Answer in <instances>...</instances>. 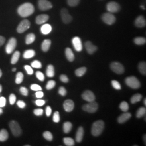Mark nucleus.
<instances>
[{
  "instance_id": "nucleus-19",
  "label": "nucleus",
  "mask_w": 146,
  "mask_h": 146,
  "mask_svg": "<svg viewBox=\"0 0 146 146\" xmlns=\"http://www.w3.org/2000/svg\"><path fill=\"white\" fill-rule=\"evenodd\" d=\"M49 18V16L47 14H41L37 16L35 21L37 25H41L48 21Z\"/></svg>"
},
{
  "instance_id": "nucleus-24",
  "label": "nucleus",
  "mask_w": 146,
  "mask_h": 146,
  "mask_svg": "<svg viewBox=\"0 0 146 146\" xmlns=\"http://www.w3.org/2000/svg\"><path fill=\"white\" fill-rule=\"evenodd\" d=\"M9 137L8 133L6 129H2L0 131V141L4 142L7 141Z\"/></svg>"
},
{
  "instance_id": "nucleus-43",
  "label": "nucleus",
  "mask_w": 146,
  "mask_h": 146,
  "mask_svg": "<svg viewBox=\"0 0 146 146\" xmlns=\"http://www.w3.org/2000/svg\"><path fill=\"white\" fill-rule=\"evenodd\" d=\"M52 120L55 123H58L60 121V116L58 111H55L53 115Z\"/></svg>"
},
{
  "instance_id": "nucleus-28",
  "label": "nucleus",
  "mask_w": 146,
  "mask_h": 146,
  "mask_svg": "<svg viewBox=\"0 0 146 146\" xmlns=\"http://www.w3.org/2000/svg\"><path fill=\"white\" fill-rule=\"evenodd\" d=\"M35 35L33 33L28 34L26 38V43L27 44H31L35 41Z\"/></svg>"
},
{
  "instance_id": "nucleus-30",
  "label": "nucleus",
  "mask_w": 146,
  "mask_h": 146,
  "mask_svg": "<svg viewBox=\"0 0 146 146\" xmlns=\"http://www.w3.org/2000/svg\"><path fill=\"white\" fill-rule=\"evenodd\" d=\"M142 98V95L140 94H136L134 95L131 98V104H134L138 102H140Z\"/></svg>"
},
{
  "instance_id": "nucleus-58",
  "label": "nucleus",
  "mask_w": 146,
  "mask_h": 146,
  "mask_svg": "<svg viewBox=\"0 0 146 146\" xmlns=\"http://www.w3.org/2000/svg\"><path fill=\"white\" fill-rule=\"evenodd\" d=\"M2 113H3V110L0 107V115L2 114Z\"/></svg>"
},
{
  "instance_id": "nucleus-1",
  "label": "nucleus",
  "mask_w": 146,
  "mask_h": 146,
  "mask_svg": "<svg viewBox=\"0 0 146 146\" xmlns=\"http://www.w3.org/2000/svg\"><path fill=\"white\" fill-rule=\"evenodd\" d=\"M35 11L33 4L29 2L25 3L20 5L17 8V13L22 17H27L32 15Z\"/></svg>"
},
{
  "instance_id": "nucleus-47",
  "label": "nucleus",
  "mask_w": 146,
  "mask_h": 146,
  "mask_svg": "<svg viewBox=\"0 0 146 146\" xmlns=\"http://www.w3.org/2000/svg\"><path fill=\"white\" fill-rule=\"evenodd\" d=\"M20 92L21 93L22 95H23V96H27L28 95V89L25 87H21L20 89Z\"/></svg>"
},
{
  "instance_id": "nucleus-4",
  "label": "nucleus",
  "mask_w": 146,
  "mask_h": 146,
  "mask_svg": "<svg viewBox=\"0 0 146 146\" xmlns=\"http://www.w3.org/2000/svg\"><path fill=\"white\" fill-rule=\"evenodd\" d=\"M125 84L133 89H138L140 87V82L135 76H130L125 78Z\"/></svg>"
},
{
  "instance_id": "nucleus-55",
  "label": "nucleus",
  "mask_w": 146,
  "mask_h": 146,
  "mask_svg": "<svg viewBox=\"0 0 146 146\" xmlns=\"http://www.w3.org/2000/svg\"><path fill=\"white\" fill-rule=\"evenodd\" d=\"M52 112V110L51 107L50 106H47L46 107V115L48 117H49L51 115Z\"/></svg>"
},
{
  "instance_id": "nucleus-13",
  "label": "nucleus",
  "mask_w": 146,
  "mask_h": 146,
  "mask_svg": "<svg viewBox=\"0 0 146 146\" xmlns=\"http://www.w3.org/2000/svg\"><path fill=\"white\" fill-rule=\"evenodd\" d=\"M82 98L84 100L88 101V102L94 101L95 100V96L94 93L92 91L88 90L84 91L82 93Z\"/></svg>"
},
{
  "instance_id": "nucleus-33",
  "label": "nucleus",
  "mask_w": 146,
  "mask_h": 146,
  "mask_svg": "<svg viewBox=\"0 0 146 146\" xmlns=\"http://www.w3.org/2000/svg\"><path fill=\"white\" fill-rule=\"evenodd\" d=\"M87 71V68L86 67H81V68H78L75 70V74L77 76L81 77L82 76L84 75Z\"/></svg>"
},
{
  "instance_id": "nucleus-27",
  "label": "nucleus",
  "mask_w": 146,
  "mask_h": 146,
  "mask_svg": "<svg viewBox=\"0 0 146 146\" xmlns=\"http://www.w3.org/2000/svg\"><path fill=\"white\" fill-rule=\"evenodd\" d=\"M46 74L47 76L49 78H52L54 76V75H55L54 67L52 64H49L48 66L47 70H46Z\"/></svg>"
},
{
  "instance_id": "nucleus-10",
  "label": "nucleus",
  "mask_w": 146,
  "mask_h": 146,
  "mask_svg": "<svg viewBox=\"0 0 146 146\" xmlns=\"http://www.w3.org/2000/svg\"><path fill=\"white\" fill-rule=\"evenodd\" d=\"M38 6L39 9L42 11H48L52 8V3L48 0H38Z\"/></svg>"
},
{
  "instance_id": "nucleus-42",
  "label": "nucleus",
  "mask_w": 146,
  "mask_h": 146,
  "mask_svg": "<svg viewBox=\"0 0 146 146\" xmlns=\"http://www.w3.org/2000/svg\"><path fill=\"white\" fill-rule=\"evenodd\" d=\"M111 84H112V86L113 87V88H115V89L120 90L121 89V86L120 83L116 80H113L111 81Z\"/></svg>"
},
{
  "instance_id": "nucleus-36",
  "label": "nucleus",
  "mask_w": 146,
  "mask_h": 146,
  "mask_svg": "<svg viewBox=\"0 0 146 146\" xmlns=\"http://www.w3.org/2000/svg\"><path fill=\"white\" fill-rule=\"evenodd\" d=\"M120 110H121L123 112H127L129 108V104L125 102V101H122L120 104Z\"/></svg>"
},
{
  "instance_id": "nucleus-38",
  "label": "nucleus",
  "mask_w": 146,
  "mask_h": 146,
  "mask_svg": "<svg viewBox=\"0 0 146 146\" xmlns=\"http://www.w3.org/2000/svg\"><path fill=\"white\" fill-rule=\"evenodd\" d=\"M43 136L45 139L49 141H52L53 139L52 134L49 131H46L43 133Z\"/></svg>"
},
{
  "instance_id": "nucleus-22",
  "label": "nucleus",
  "mask_w": 146,
  "mask_h": 146,
  "mask_svg": "<svg viewBox=\"0 0 146 146\" xmlns=\"http://www.w3.org/2000/svg\"><path fill=\"white\" fill-rule=\"evenodd\" d=\"M51 43H52V42H51L50 40H49V39L44 40L42 42V45H41L42 50L44 52H48L50 47Z\"/></svg>"
},
{
  "instance_id": "nucleus-29",
  "label": "nucleus",
  "mask_w": 146,
  "mask_h": 146,
  "mask_svg": "<svg viewBox=\"0 0 146 146\" xmlns=\"http://www.w3.org/2000/svg\"><path fill=\"white\" fill-rule=\"evenodd\" d=\"M20 56V52L19 51H16L13 54L12 58L11 59V63L13 64H15L18 62L19 58Z\"/></svg>"
},
{
  "instance_id": "nucleus-54",
  "label": "nucleus",
  "mask_w": 146,
  "mask_h": 146,
  "mask_svg": "<svg viewBox=\"0 0 146 146\" xmlns=\"http://www.w3.org/2000/svg\"><path fill=\"white\" fill-rule=\"evenodd\" d=\"M45 103H46L45 101L43 100H37L36 101H35V104L38 106H42L43 105L45 104Z\"/></svg>"
},
{
  "instance_id": "nucleus-50",
  "label": "nucleus",
  "mask_w": 146,
  "mask_h": 146,
  "mask_svg": "<svg viewBox=\"0 0 146 146\" xmlns=\"http://www.w3.org/2000/svg\"><path fill=\"white\" fill-rule=\"evenodd\" d=\"M34 114L36 116H41L43 114V110L42 109H36L34 110Z\"/></svg>"
},
{
  "instance_id": "nucleus-21",
  "label": "nucleus",
  "mask_w": 146,
  "mask_h": 146,
  "mask_svg": "<svg viewBox=\"0 0 146 146\" xmlns=\"http://www.w3.org/2000/svg\"><path fill=\"white\" fill-rule=\"evenodd\" d=\"M65 55L66 56L67 58L69 61L70 62H73V61L74 60L75 58V56L74 55L72 50L69 48H67L65 50Z\"/></svg>"
},
{
  "instance_id": "nucleus-53",
  "label": "nucleus",
  "mask_w": 146,
  "mask_h": 146,
  "mask_svg": "<svg viewBox=\"0 0 146 146\" xmlns=\"http://www.w3.org/2000/svg\"><path fill=\"white\" fill-rule=\"evenodd\" d=\"M6 104V99L4 97H1L0 98V107L2 108L4 107Z\"/></svg>"
},
{
  "instance_id": "nucleus-39",
  "label": "nucleus",
  "mask_w": 146,
  "mask_h": 146,
  "mask_svg": "<svg viewBox=\"0 0 146 146\" xmlns=\"http://www.w3.org/2000/svg\"><path fill=\"white\" fill-rule=\"evenodd\" d=\"M55 85H56V82L55 81L50 80L47 83L46 85V89L47 90H50L54 88Z\"/></svg>"
},
{
  "instance_id": "nucleus-37",
  "label": "nucleus",
  "mask_w": 146,
  "mask_h": 146,
  "mask_svg": "<svg viewBox=\"0 0 146 146\" xmlns=\"http://www.w3.org/2000/svg\"><path fill=\"white\" fill-rule=\"evenodd\" d=\"M23 80V74L21 72L17 73L16 76L15 83L16 84H20Z\"/></svg>"
},
{
  "instance_id": "nucleus-59",
  "label": "nucleus",
  "mask_w": 146,
  "mask_h": 146,
  "mask_svg": "<svg viewBox=\"0 0 146 146\" xmlns=\"http://www.w3.org/2000/svg\"><path fill=\"white\" fill-rule=\"evenodd\" d=\"M146 135H144V136H143V139H144V140H143L145 141V143H146Z\"/></svg>"
},
{
  "instance_id": "nucleus-3",
  "label": "nucleus",
  "mask_w": 146,
  "mask_h": 146,
  "mask_svg": "<svg viewBox=\"0 0 146 146\" xmlns=\"http://www.w3.org/2000/svg\"><path fill=\"white\" fill-rule=\"evenodd\" d=\"M9 127L12 134L16 137H19L22 134V129L19 123L15 121H11L9 123Z\"/></svg>"
},
{
  "instance_id": "nucleus-7",
  "label": "nucleus",
  "mask_w": 146,
  "mask_h": 146,
  "mask_svg": "<svg viewBox=\"0 0 146 146\" xmlns=\"http://www.w3.org/2000/svg\"><path fill=\"white\" fill-rule=\"evenodd\" d=\"M17 45L16 39L14 37H11L7 43L5 47V52L8 54H11L15 50Z\"/></svg>"
},
{
  "instance_id": "nucleus-9",
  "label": "nucleus",
  "mask_w": 146,
  "mask_h": 146,
  "mask_svg": "<svg viewBox=\"0 0 146 146\" xmlns=\"http://www.w3.org/2000/svg\"><path fill=\"white\" fill-rule=\"evenodd\" d=\"M111 69L117 74H122L125 72V68L122 64L117 62H112L110 64Z\"/></svg>"
},
{
  "instance_id": "nucleus-48",
  "label": "nucleus",
  "mask_w": 146,
  "mask_h": 146,
  "mask_svg": "<svg viewBox=\"0 0 146 146\" xmlns=\"http://www.w3.org/2000/svg\"><path fill=\"white\" fill-rule=\"evenodd\" d=\"M16 100V98L15 95L14 94H11L9 96V102L11 104H14L15 103Z\"/></svg>"
},
{
  "instance_id": "nucleus-32",
  "label": "nucleus",
  "mask_w": 146,
  "mask_h": 146,
  "mask_svg": "<svg viewBox=\"0 0 146 146\" xmlns=\"http://www.w3.org/2000/svg\"><path fill=\"white\" fill-rule=\"evenodd\" d=\"M134 42L137 45H143L146 43V40L145 37H138L134 38Z\"/></svg>"
},
{
  "instance_id": "nucleus-51",
  "label": "nucleus",
  "mask_w": 146,
  "mask_h": 146,
  "mask_svg": "<svg viewBox=\"0 0 146 146\" xmlns=\"http://www.w3.org/2000/svg\"><path fill=\"white\" fill-rule=\"evenodd\" d=\"M17 105L18 106V107L19 108L23 109V108H25L26 104V103L24 101H23L22 100H19V101H18L17 102Z\"/></svg>"
},
{
  "instance_id": "nucleus-18",
  "label": "nucleus",
  "mask_w": 146,
  "mask_h": 146,
  "mask_svg": "<svg viewBox=\"0 0 146 146\" xmlns=\"http://www.w3.org/2000/svg\"><path fill=\"white\" fill-rule=\"evenodd\" d=\"M131 117V113L125 112L124 114H122L120 115V116L117 119V121L119 123H124L126 121L129 120Z\"/></svg>"
},
{
  "instance_id": "nucleus-6",
  "label": "nucleus",
  "mask_w": 146,
  "mask_h": 146,
  "mask_svg": "<svg viewBox=\"0 0 146 146\" xmlns=\"http://www.w3.org/2000/svg\"><path fill=\"white\" fill-rule=\"evenodd\" d=\"M101 18L102 21H104L105 23L108 25H111L114 24L116 21V17L115 16L110 12L104 13L102 15Z\"/></svg>"
},
{
  "instance_id": "nucleus-34",
  "label": "nucleus",
  "mask_w": 146,
  "mask_h": 146,
  "mask_svg": "<svg viewBox=\"0 0 146 146\" xmlns=\"http://www.w3.org/2000/svg\"><path fill=\"white\" fill-rule=\"evenodd\" d=\"M63 142L66 146H73L75 145L74 140L70 137H64L63 139Z\"/></svg>"
},
{
  "instance_id": "nucleus-62",
  "label": "nucleus",
  "mask_w": 146,
  "mask_h": 146,
  "mask_svg": "<svg viewBox=\"0 0 146 146\" xmlns=\"http://www.w3.org/2000/svg\"><path fill=\"white\" fill-rule=\"evenodd\" d=\"M16 70V69L15 68H13V69H12V71H13V72H15Z\"/></svg>"
},
{
  "instance_id": "nucleus-41",
  "label": "nucleus",
  "mask_w": 146,
  "mask_h": 146,
  "mask_svg": "<svg viewBox=\"0 0 146 146\" xmlns=\"http://www.w3.org/2000/svg\"><path fill=\"white\" fill-rule=\"evenodd\" d=\"M80 0H67V3L70 7H75L79 4Z\"/></svg>"
},
{
  "instance_id": "nucleus-16",
  "label": "nucleus",
  "mask_w": 146,
  "mask_h": 146,
  "mask_svg": "<svg viewBox=\"0 0 146 146\" xmlns=\"http://www.w3.org/2000/svg\"><path fill=\"white\" fill-rule=\"evenodd\" d=\"M85 48L87 52L89 54H93L97 50V47L93 44V43L90 41H87L85 43Z\"/></svg>"
},
{
  "instance_id": "nucleus-12",
  "label": "nucleus",
  "mask_w": 146,
  "mask_h": 146,
  "mask_svg": "<svg viewBox=\"0 0 146 146\" xmlns=\"http://www.w3.org/2000/svg\"><path fill=\"white\" fill-rule=\"evenodd\" d=\"M60 14H61L62 20L64 23L68 24L72 21L73 17L69 14V12L67 9L62 8Z\"/></svg>"
},
{
  "instance_id": "nucleus-60",
  "label": "nucleus",
  "mask_w": 146,
  "mask_h": 146,
  "mask_svg": "<svg viewBox=\"0 0 146 146\" xmlns=\"http://www.w3.org/2000/svg\"><path fill=\"white\" fill-rule=\"evenodd\" d=\"M2 75V71H1V69H0V78H1Z\"/></svg>"
},
{
  "instance_id": "nucleus-49",
  "label": "nucleus",
  "mask_w": 146,
  "mask_h": 146,
  "mask_svg": "<svg viewBox=\"0 0 146 146\" xmlns=\"http://www.w3.org/2000/svg\"><path fill=\"white\" fill-rule=\"evenodd\" d=\"M25 69L26 70L27 73L28 75H32L33 74V70L30 66L26 65L25 66Z\"/></svg>"
},
{
  "instance_id": "nucleus-64",
  "label": "nucleus",
  "mask_w": 146,
  "mask_h": 146,
  "mask_svg": "<svg viewBox=\"0 0 146 146\" xmlns=\"http://www.w3.org/2000/svg\"><path fill=\"white\" fill-rule=\"evenodd\" d=\"M144 104H145V105H146V99H145V100H144Z\"/></svg>"
},
{
  "instance_id": "nucleus-8",
  "label": "nucleus",
  "mask_w": 146,
  "mask_h": 146,
  "mask_svg": "<svg viewBox=\"0 0 146 146\" xmlns=\"http://www.w3.org/2000/svg\"><path fill=\"white\" fill-rule=\"evenodd\" d=\"M31 26V22L28 20H23L21 21L17 27V31L19 33H23L28 30Z\"/></svg>"
},
{
  "instance_id": "nucleus-61",
  "label": "nucleus",
  "mask_w": 146,
  "mask_h": 146,
  "mask_svg": "<svg viewBox=\"0 0 146 146\" xmlns=\"http://www.w3.org/2000/svg\"><path fill=\"white\" fill-rule=\"evenodd\" d=\"M2 86L0 84V93H1V92H2Z\"/></svg>"
},
{
  "instance_id": "nucleus-45",
  "label": "nucleus",
  "mask_w": 146,
  "mask_h": 146,
  "mask_svg": "<svg viewBox=\"0 0 146 146\" xmlns=\"http://www.w3.org/2000/svg\"><path fill=\"white\" fill-rule=\"evenodd\" d=\"M36 76L37 78H38L40 81H43L44 80V75L42 72L40 71H37L36 72Z\"/></svg>"
},
{
  "instance_id": "nucleus-2",
  "label": "nucleus",
  "mask_w": 146,
  "mask_h": 146,
  "mask_svg": "<svg viewBox=\"0 0 146 146\" xmlns=\"http://www.w3.org/2000/svg\"><path fill=\"white\" fill-rule=\"evenodd\" d=\"M104 128V122L102 120H98L93 123L91 133L94 136H99L102 133Z\"/></svg>"
},
{
  "instance_id": "nucleus-52",
  "label": "nucleus",
  "mask_w": 146,
  "mask_h": 146,
  "mask_svg": "<svg viewBox=\"0 0 146 146\" xmlns=\"http://www.w3.org/2000/svg\"><path fill=\"white\" fill-rule=\"evenodd\" d=\"M60 80L64 83H67L69 82V78L66 75H64V74L61 75L60 77Z\"/></svg>"
},
{
  "instance_id": "nucleus-14",
  "label": "nucleus",
  "mask_w": 146,
  "mask_h": 146,
  "mask_svg": "<svg viewBox=\"0 0 146 146\" xmlns=\"http://www.w3.org/2000/svg\"><path fill=\"white\" fill-rule=\"evenodd\" d=\"M72 43L75 49L77 52H81L82 50V44L80 38L75 37L72 39Z\"/></svg>"
},
{
  "instance_id": "nucleus-46",
  "label": "nucleus",
  "mask_w": 146,
  "mask_h": 146,
  "mask_svg": "<svg viewBox=\"0 0 146 146\" xmlns=\"http://www.w3.org/2000/svg\"><path fill=\"white\" fill-rule=\"evenodd\" d=\"M58 94L61 95L62 96H66L67 94V90L64 87H60L58 89Z\"/></svg>"
},
{
  "instance_id": "nucleus-15",
  "label": "nucleus",
  "mask_w": 146,
  "mask_h": 146,
  "mask_svg": "<svg viewBox=\"0 0 146 146\" xmlns=\"http://www.w3.org/2000/svg\"><path fill=\"white\" fill-rule=\"evenodd\" d=\"M64 110L67 112H71L74 108V103L72 100H67L63 104Z\"/></svg>"
},
{
  "instance_id": "nucleus-57",
  "label": "nucleus",
  "mask_w": 146,
  "mask_h": 146,
  "mask_svg": "<svg viewBox=\"0 0 146 146\" xmlns=\"http://www.w3.org/2000/svg\"><path fill=\"white\" fill-rule=\"evenodd\" d=\"M5 38L2 36H0V47L3 46V44L5 42Z\"/></svg>"
},
{
  "instance_id": "nucleus-11",
  "label": "nucleus",
  "mask_w": 146,
  "mask_h": 146,
  "mask_svg": "<svg viewBox=\"0 0 146 146\" xmlns=\"http://www.w3.org/2000/svg\"><path fill=\"white\" fill-rule=\"evenodd\" d=\"M107 10L111 13H114L119 11L121 9V7L119 3L116 2L111 1L107 3L106 6Z\"/></svg>"
},
{
  "instance_id": "nucleus-31",
  "label": "nucleus",
  "mask_w": 146,
  "mask_h": 146,
  "mask_svg": "<svg viewBox=\"0 0 146 146\" xmlns=\"http://www.w3.org/2000/svg\"><path fill=\"white\" fill-rule=\"evenodd\" d=\"M139 70L140 73L143 75H146V63L145 62H141L139 64L138 66Z\"/></svg>"
},
{
  "instance_id": "nucleus-25",
  "label": "nucleus",
  "mask_w": 146,
  "mask_h": 146,
  "mask_svg": "<svg viewBox=\"0 0 146 146\" xmlns=\"http://www.w3.org/2000/svg\"><path fill=\"white\" fill-rule=\"evenodd\" d=\"M35 52L33 49H29L26 50L23 55V57L26 58L28 59L31 58H33L35 55Z\"/></svg>"
},
{
  "instance_id": "nucleus-20",
  "label": "nucleus",
  "mask_w": 146,
  "mask_h": 146,
  "mask_svg": "<svg viewBox=\"0 0 146 146\" xmlns=\"http://www.w3.org/2000/svg\"><path fill=\"white\" fill-rule=\"evenodd\" d=\"M84 135V128L82 127H80L76 133L75 140L78 142H81L82 141Z\"/></svg>"
},
{
  "instance_id": "nucleus-40",
  "label": "nucleus",
  "mask_w": 146,
  "mask_h": 146,
  "mask_svg": "<svg viewBox=\"0 0 146 146\" xmlns=\"http://www.w3.org/2000/svg\"><path fill=\"white\" fill-rule=\"evenodd\" d=\"M31 66L33 68H37V69H40L42 68V64L41 62L39 61L35 60L33 62L31 63Z\"/></svg>"
},
{
  "instance_id": "nucleus-23",
  "label": "nucleus",
  "mask_w": 146,
  "mask_h": 146,
  "mask_svg": "<svg viewBox=\"0 0 146 146\" xmlns=\"http://www.w3.org/2000/svg\"><path fill=\"white\" fill-rule=\"evenodd\" d=\"M52 30V27L49 24H44L41 28V31L43 34L47 35Z\"/></svg>"
},
{
  "instance_id": "nucleus-63",
  "label": "nucleus",
  "mask_w": 146,
  "mask_h": 146,
  "mask_svg": "<svg viewBox=\"0 0 146 146\" xmlns=\"http://www.w3.org/2000/svg\"><path fill=\"white\" fill-rule=\"evenodd\" d=\"M141 7L142 8V9H145V7H143V5H141Z\"/></svg>"
},
{
  "instance_id": "nucleus-5",
  "label": "nucleus",
  "mask_w": 146,
  "mask_h": 146,
  "mask_svg": "<svg viewBox=\"0 0 146 146\" xmlns=\"http://www.w3.org/2000/svg\"><path fill=\"white\" fill-rule=\"evenodd\" d=\"M98 104L94 101L92 102H89L88 104L84 105L82 107V110L89 113H94L98 110Z\"/></svg>"
},
{
  "instance_id": "nucleus-35",
  "label": "nucleus",
  "mask_w": 146,
  "mask_h": 146,
  "mask_svg": "<svg viewBox=\"0 0 146 146\" xmlns=\"http://www.w3.org/2000/svg\"><path fill=\"white\" fill-rule=\"evenodd\" d=\"M146 109L145 107L140 108L136 113V117L137 118H141L144 115H146Z\"/></svg>"
},
{
  "instance_id": "nucleus-17",
  "label": "nucleus",
  "mask_w": 146,
  "mask_h": 146,
  "mask_svg": "<svg viewBox=\"0 0 146 146\" xmlns=\"http://www.w3.org/2000/svg\"><path fill=\"white\" fill-rule=\"evenodd\" d=\"M146 19L143 16H138L135 21V25L139 28H143L146 26Z\"/></svg>"
},
{
  "instance_id": "nucleus-26",
  "label": "nucleus",
  "mask_w": 146,
  "mask_h": 146,
  "mask_svg": "<svg viewBox=\"0 0 146 146\" xmlns=\"http://www.w3.org/2000/svg\"><path fill=\"white\" fill-rule=\"evenodd\" d=\"M72 124L70 122H66L64 123L63 125V130L64 133L68 134L72 129Z\"/></svg>"
},
{
  "instance_id": "nucleus-44",
  "label": "nucleus",
  "mask_w": 146,
  "mask_h": 146,
  "mask_svg": "<svg viewBox=\"0 0 146 146\" xmlns=\"http://www.w3.org/2000/svg\"><path fill=\"white\" fill-rule=\"evenodd\" d=\"M31 90H34V91H39V90H42V87L37 84H31Z\"/></svg>"
},
{
  "instance_id": "nucleus-56",
  "label": "nucleus",
  "mask_w": 146,
  "mask_h": 146,
  "mask_svg": "<svg viewBox=\"0 0 146 146\" xmlns=\"http://www.w3.org/2000/svg\"><path fill=\"white\" fill-rule=\"evenodd\" d=\"M35 95L37 98L40 99V98H42V97L44 96V93L41 90H39V91H37L36 93H35Z\"/></svg>"
}]
</instances>
